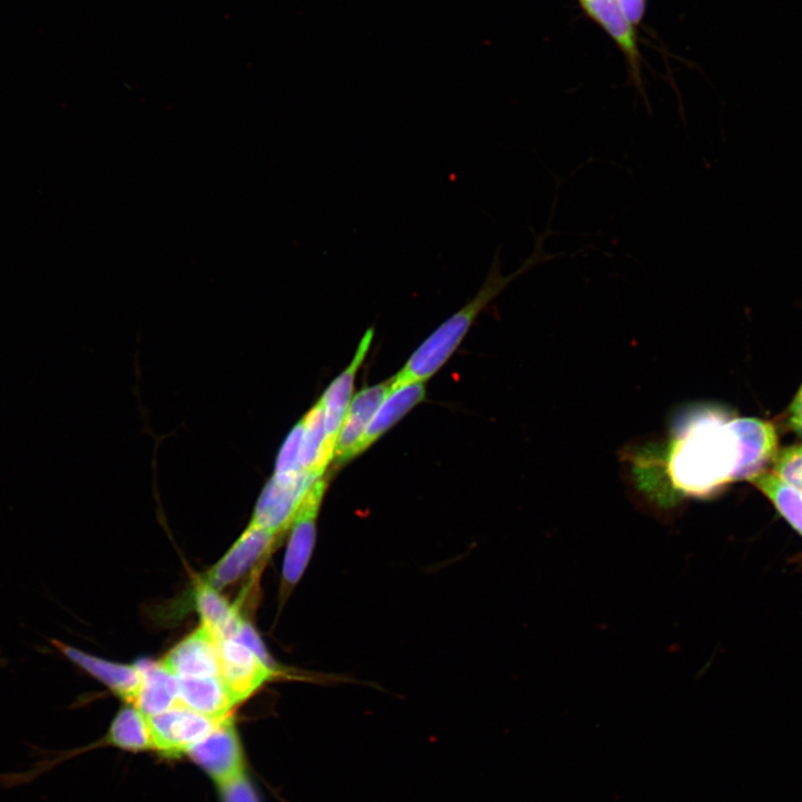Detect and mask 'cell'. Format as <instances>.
I'll return each mask as SVG.
<instances>
[{
	"mask_svg": "<svg viewBox=\"0 0 802 802\" xmlns=\"http://www.w3.org/2000/svg\"><path fill=\"white\" fill-rule=\"evenodd\" d=\"M304 427L302 420L288 433L276 460L275 473H296L301 467Z\"/></svg>",
	"mask_w": 802,
	"mask_h": 802,
	"instance_id": "603a6c76",
	"label": "cell"
},
{
	"mask_svg": "<svg viewBox=\"0 0 802 802\" xmlns=\"http://www.w3.org/2000/svg\"><path fill=\"white\" fill-rule=\"evenodd\" d=\"M224 718L208 717L182 704L147 717L154 749L169 756L186 753Z\"/></svg>",
	"mask_w": 802,
	"mask_h": 802,
	"instance_id": "5b68a950",
	"label": "cell"
},
{
	"mask_svg": "<svg viewBox=\"0 0 802 802\" xmlns=\"http://www.w3.org/2000/svg\"><path fill=\"white\" fill-rule=\"evenodd\" d=\"M280 674L244 644L235 639L219 643V676L235 704Z\"/></svg>",
	"mask_w": 802,
	"mask_h": 802,
	"instance_id": "52a82bcc",
	"label": "cell"
},
{
	"mask_svg": "<svg viewBox=\"0 0 802 802\" xmlns=\"http://www.w3.org/2000/svg\"><path fill=\"white\" fill-rule=\"evenodd\" d=\"M216 783L224 785L243 774V753L229 716L186 752Z\"/></svg>",
	"mask_w": 802,
	"mask_h": 802,
	"instance_id": "8992f818",
	"label": "cell"
},
{
	"mask_svg": "<svg viewBox=\"0 0 802 802\" xmlns=\"http://www.w3.org/2000/svg\"><path fill=\"white\" fill-rule=\"evenodd\" d=\"M159 663L176 678L219 675V642L200 625Z\"/></svg>",
	"mask_w": 802,
	"mask_h": 802,
	"instance_id": "30bf717a",
	"label": "cell"
},
{
	"mask_svg": "<svg viewBox=\"0 0 802 802\" xmlns=\"http://www.w3.org/2000/svg\"><path fill=\"white\" fill-rule=\"evenodd\" d=\"M773 463V473L802 491V443L786 447L776 452Z\"/></svg>",
	"mask_w": 802,
	"mask_h": 802,
	"instance_id": "7402d4cb",
	"label": "cell"
},
{
	"mask_svg": "<svg viewBox=\"0 0 802 802\" xmlns=\"http://www.w3.org/2000/svg\"><path fill=\"white\" fill-rule=\"evenodd\" d=\"M372 338L373 330L369 329L361 339L351 363L335 378L320 399L325 415L326 440L333 452L339 431L351 403L356 372L365 359Z\"/></svg>",
	"mask_w": 802,
	"mask_h": 802,
	"instance_id": "4fadbf2b",
	"label": "cell"
},
{
	"mask_svg": "<svg viewBox=\"0 0 802 802\" xmlns=\"http://www.w3.org/2000/svg\"><path fill=\"white\" fill-rule=\"evenodd\" d=\"M196 608L204 626L217 642L234 639L245 622L237 606L228 603L218 589L200 580L195 589Z\"/></svg>",
	"mask_w": 802,
	"mask_h": 802,
	"instance_id": "e0dca14e",
	"label": "cell"
},
{
	"mask_svg": "<svg viewBox=\"0 0 802 802\" xmlns=\"http://www.w3.org/2000/svg\"><path fill=\"white\" fill-rule=\"evenodd\" d=\"M326 486L327 479L324 476L315 481L290 526L291 532L282 568L283 597L295 587L310 561L316 537V518Z\"/></svg>",
	"mask_w": 802,
	"mask_h": 802,
	"instance_id": "277c9868",
	"label": "cell"
},
{
	"mask_svg": "<svg viewBox=\"0 0 802 802\" xmlns=\"http://www.w3.org/2000/svg\"><path fill=\"white\" fill-rule=\"evenodd\" d=\"M221 790L224 802H260L253 786L243 774L221 785Z\"/></svg>",
	"mask_w": 802,
	"mask_h": 802,
	"instance_id": "cb8c5ba5",
	"label": "cell"
},
{
	"mask_svg": "<svg viewBox=\"0 0 802 802\" xmlns=\"http://www.w3.org/2000/svg\"><path fill=\"white\" fill-rule=\"evenodd\" d=\"M50 643L71 663L134 705L140 686V674L136 665L106 661L57 639H51Z\"/></svg>",
	"mask_w": 802,
	"mask_h": 802,
	"instance_id": "7c38bea8",
	"label": "cell"
},
{
	"mask_svg": "<svg viewBox=\"0 0 802 802\" xmlns=\"http://www.w3.org/2000/svg\"><path fill=\"white\" fill-rule=\"evenodd\" d=\"M179 704L212 718L228 716L236 705L219 675L177 678Z\"/></svg>",
	"mask_w": 802,
	"mask_h": 802,
	"instance_id": "9a60e30c",
	"label": "cell"
},
{
	"mask_svg": "<svg viewBox=\"0 0 802 802\" xmlns=\"http://www.w3.org/2000/svg\"><path fill=\"white\" fill-rule=\"evenodd\" d=\"M277 534L248 525L226 554L209 569L205 579L216 589L223 588L245 574L275 544Z\"/></svg>",
	"mask_w": 802,
	"mask_h": 802,
	"instance_id": "9c48e42d",
	"label": "cell"
},
{
	"mask_svg": "<svg viewBox=\"0 0 802 802\" xmlns=\"http://www.w3.org/2000/svg\"><path fill=\"white\" fill-rule=\"evenodd\" d=\"M135 665L140 674V686L134 706L145 716L160 714L179 704L177 678L159 662L140 659Z\"/></svg>",
	"mask_w": 802,
	"mask_h": 802,
	"instance_id": "5bb4252c",
	"label": "cell"
},
{
	"mask_svg": "<svg viewBox=\"0 0 802 802\" xmlns=\"http://www.w3.org/2000/svg\"><path fill=\"white\" fill-rule=\"evenodd\" d=\"M750 482L770 499L783 518L802 536V491L772 472H762Z\"/></svg>",
	"mask_w": 802,
	"mask_h": 802,
	"instance_id": "44dd1931",
	"label": "cell"
},
{
	"mask_svg": "<svg viewBox=\"0 0 802 802\" xmlns=\"http://www.w3.org/2000/svg\"><path fill=\"white\" fill-rule=\"evenodd\" d=\"M390 391L389 379L385 382L364 388L354 395L336 438L333 454L336 467L353 458L358 443Z\"/></svg>",
	"mask_w": 802,
	"mask_h": 802,
	"instance_id": "8fae6325",
	"label": "cell"
},
{
	"mask_svg": "<svg viewBox=\"0 0 802 802\" xmlns=\"http://www.w3.org/2000/svg\"><path fill=\"white\" fill-rule=\"evenodd\" d=\"M321 477L305 471L274 473L258 498L250 525L277 535L284 532L290 528L306 493Z\"/></svg>",
	"mask_w": 802,
	"mask_h": 802,
	"instance_id": "3957f363",
	"label": "cell"
},
{
	"mask_svg": "<svg viewBox=\"0 0 802 802\" xmlns=\"http://www.w3.org/2000/svg\"><path fill=\"white\" fill-rule=\"evenodd\" d=\"M107 742L129 751L154 749L147 716L134 705L121 708L109 727Z\"/></svg>",
	"mask_w": 802,
	"mask_h": 802,
	"instance_id": "ffe728a7",
	"label": "cell"
},
{
	"mask_svg": "<svg viewBox=\"0 0 802 802\" xmlns=\"http://www.w3.org/2000/svg\"><path fill=\"white\" fill-rule=\"evenodd\" d=\"M234 639L252 649L267 665L275 667L273 661L270 658L266 649L264 648L262 640L248 623H243L238 634Z\"/></svg>",
	"mask_w": 802,
	"mask_h": 802,
	"instance_id": "d4e9b609",
	"label": "cell"
},
{
	"mask_svg": "<svg viewBox=\"0 0 802 802\" xmlns=\"http://www.w3.org/2000/svg\"><path fill=\"white\" fill-rule=\"evenodd\" d=\"M548 233L537 235L529 257L515 272L501 273L500 250L493 254L489 272L476 295L460 310L447 319L412 353L404 366L390 379L391 391L432 376L456 351L479 313L495 300L512 281L531 267L551 260L555 255L544 251ZM390 391V392H391Z\"/></svg>",
	"mask_w": 802,
	"mask_h": 802,
	"instance_id": "7a4b0ae2",
	"label": "cell"
},
{
	"mask_svg": "<svg viewBox=\"0 0 802 802\" xmlns=\"http://www.w3.org/2000/svg\"><path fill=\"white\" fill-rule=\"evenodd\" d=\"M728 423L739 447L734 481H750L764 472V468L773 461L777 452L775 428L771 422L756 418H730Z\"/></svg>",
	"mask_w": 802,
	"mask_h": 802,
	"instance_id": "ba28073f",
	"label": "cell"
},
{
	"mask_svg": "<svg viewBox=\"0 0 802 802\" xmlns=\"http://www.w3.org/2000/svg\"><path fill=\"white\" fill-rule=\"evenodd\" d=\"M623 14L627 21L633 26L640 21L644 9L645 0H616Z\"/></svg>",
	"mask_w": 802,
	"mask_h": 802,
	"instance_id": "484cf974",
	"label": "cell"
},
{
	"mask_svg": "<svg viewBox=\"0 0 802 802\" xmlns=\"http://www.w3.org/2000/svg\"><path fill=\"white\" fill-rule=\"evenodd\" d=\"M588 14L595 19L630 61L634 76L638 80V51L633 26L623 14L616 0H579Z\"/></svg>",
	"mask_w": 802,
	"mask_h": 802,
	"instance_id": "ac0fdd59",
	"label": "cell"
},
{
	"mask_svg": "<svg viewBox=\"0 0 802 802\" xmlns=\"http://www.w3.org/2000/svg\"><path fill=\"white\" fill-rule=\"evenodd\" d=\"M426 395L424 382H415L392 390L381 403L364 434L358 443L353 458L366 450L383 433L392 428Z\"/></svg>",
	"mask_w": 802,
	"mask_h": 802,
	"instance_id": "2e32d148",
	"label": "cell"
},
{
	"mask_svg": "<svg viewBox=\"0 0 802 802\" xmlns=\"http://www.w3.org/2000/svg\"><path fill=\"white\" fill-rule=\"evenodd\" d=\"M302 422L304 432L301 467L303 471L321 477L334 452L327 444L324 409L320 400L305 414Z\"/></svg>",
	"mask_w": 802,
	"mask_h": 802,
	"instance_id": "d6986e66",
	"label": "cell"
},
{
	"mask_svg": "<svg viewBox=\"0 0 802 802\" xmlns=\"http://www.w3.org/2000/svg\"><path fill=\"white\" fill-rule=\"evenodd\" d=\"M789 424L796 433L802 436V384L790 407Z\"/></svg>",
	"mask_w": 802,
	"mask_h": 802,
	"instance_id": "4316f807",
	"label": "cell"
},
{
	"mask_svg": "<svg viewBox=\"0 0 802 802\" xmlns=\"http://www.w3.org/2000/svg\"><path fill=\"white\" fill-rule=\"evenodd\" d=\"M728 420L705 405L681 411L668 442L638 452L634 471L648 486L661 480L677 495L712 496L734 481L739 447Z\"/></svg>",
	"mask_w": 802,
	"mask_h": 802,
	"instance_id": "6da1fadb",
	"label": "cell"
}]
</instances>
